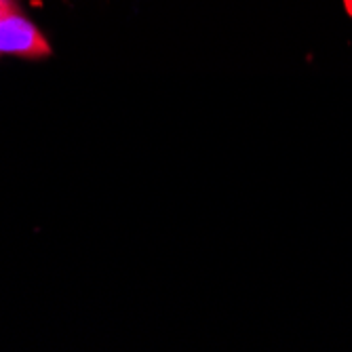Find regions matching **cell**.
Masks as SVG:
<instances>
[{
  "label": "cell",
  "mask_w": 352,
  "mask_h": 352,
  "mask_svg": "<svg viewBox=\"0 0 352 352\" xmlns=\"http://www.w3.org/2000/svg\"><path fill=\"white\" fill-rule=\"evenodd\" d=\"M0 55L40 60L51 55V46L34 23L13 11L0 17Z\"/></svg>",
  "instance_id": "cell-1"
},
{
  "label": "cell",
  "mask_w": 352,
  "mask_h": 352,
  "mask_svg": "<svg viewBox=\"0 0 352 352\" xmlns=\"http://www.w3.org/2000/svg\"><path fill=\"white\" fill-rule=\"evenodd\" d=\"M13 11H15V7H13V3H11V0H0V17L13 13Z\"/></svg>",
  "instance_id": "cell-2"
},
{
  "label": "cell",
  "mask_w": 352,
  "mask_h": 352,
  "mask_svg": "<svg viewBox=\"0 0 352 352\" xmlns=\"http://www.w3.org/2000/svg\"><path fill=\"white\" fill-rule=\"evenodd\" d=\"M344 7H346V13L352 17V0H344Z\"/></svg>",
  "instance_id": "cell-3"
}]
</instances>
